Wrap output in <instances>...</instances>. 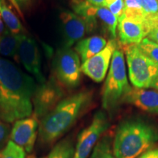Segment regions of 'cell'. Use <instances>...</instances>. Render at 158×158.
I'll return each mask as SVG.
<instances>
[{
	"label": "cell",
	"mask_w": 158,
	"mask_h": 158,
	"mask_svg": "<svg viewBox=\"0 0 158 158\" xmlns=\"http://www.w3.org/2000/svg\"><path fill=\"white\" fill-rule=\"evenodd\" d=\"M36 86L32 77L0 56V119L13 123L29 117Z\"/></svg>",
	"instance_id": "cell-1"
},
{
	"label": "cell",
	"mask_w": 158,
	"mask_h": 158,
	"mask_svg": "<svg viewBox=\"0 0 158 158\" xmlns=\"http://www.w3.org/2000/svg\"><path fill=\"white\" fill-rule=\"evenodd\" d=\"M92 91L83 90L63 98L40 120L38 135L43 143H51L68 131L92 103Z\"/></svg>",
	"instance_id": "cell-2"
},
{
	"label": "cell",
	"mask_w": 158,
	"mask_h": 158,
	"mask_svg": "<svg viewBox=\"0 0 158 158\" xmlns=\"http://www.w3.org/2000/svg\"><path fill=\"white\" fill-rule=\"evenodd\" d=\"M158 141V128L141 118L122 122L113 142L115 158H138Z\"/></svg>",
	"instance_id": "cell-3"
},
{
	"label": "cell",
	"mask_w": 158,
	"mask_h": 158,
	"mask_svg": "<svg viewBox=\"0 0 158 158\" xmlns=\"http://www.w3.org/2000/svg\"><path fill=\"white\" fill-rule=\"evenodd\" d=\"M131 86L126 73L124 52L119 46L114 51L107 78L102 93V105L105 110H109L122 103L124 97L130 92Z\"/></svg>",
	"instance_id": "cell-4"
},
{
	"label": "cell",
	"mask_w": 158,
	"mask_h": 158,
	"mask_svg": "<svg viewBox=\"0 0 158 158\" xmlns=\"http://www.w3.org/2000/svg\"><path fill=\"white\" fill-rule=\"evenodd\" d=\"M123 49L133 86L138 89L151 87L158 74V67L140 50L138 45H124Z\"/></svg>",
	"instance_id": "cell-5"
},
{
	"label": "cell",
	"mask_w": 158,
	"mask_h": 158,
	"mask_svg": "<svg viewBox=\"0 0 158 158\" xmlns=\"http://www.w3.org/2000/svg\"><path fill=\"white\" fill-rule=\"evenodd\" d=\"M53 70L55 78L64 87H76L81 81V65L78 54L71 48L57 50L53 60Z\"/></svg>",
	"instance_id": "cell-6"
},
{
	"label": "cell",
	"mask_w": 158,
	"mask_h": 158,
	"mask_svg": "<svg viewBox=\"0 0 158 158\" xmlns=\"http://www.w3.org/2000/svg\"><path fill=\"white\" fill-rule=\"evenodd\" d=\"M63 97L62 85L55 77H51L43 84L37 85L32 98L34 116L41 120L56 107Z\"/></svg>",
	"instance_id": "cell-7"
},
{
	"label": "cell",
	"mask_w": 158,
	"mask_h": 158,
	"mask_svg": "<svg viewBox=\"0 0 158 158\" xmlns=\"http://www.w3.org/2000/svg\"><path fill=\"white\" fill-rule=\"evenodd\" d=\"M109 127V121L103 111H98L92 122L79 133L73 158H88L99 139Z\"/></svg>",
	"instance_id": "cell-8"
},
{
	"label": "cell",
	"mask_w": 158,
	"mask_h": 158,
	"mask_svg": "<svg viewBox=\"0 0 158 158\" xmlns=\"http://www.w3.org/2000/svg\"><path fill=\"white\" fill-rule=\"evenodd\" d=\"M62 23L64 46L70 48L93 30L97 20L86 19L70 11H62L59 15Z\"/></svg>",
	"instance_id": "cell-9"
},
{
	"label": "cell",
	"mask_w": 158,
	"mask_h": 158,
	"mask_svg": "<svg viewBox=\"0 0 158 158\" xmlns=\"http://www.w3.org/2000/svg\"><path fill=\"white\" fill-rule=\"evenodd\" d=\"M18 57L24 68L32 75L38 84L46 81L42 71L41 55L36 41L26 33L19 35Z\"/></svg>",
	"instance_id": "cell-10"
},
{
	"label": "cell",
	"mask_w": 158,
	"mask_h": 158,
	"mask_svg": "<svg viewBox=\"0 0 158 158\" xmlns=\"http://www.w3.org/2000/svg\"><path fill=\"white\" fill-rule=\"evenodd\" d=\"M117 46L118 44L115 39L108 40L106 47L101 51L83 62L81 72L94 82H102L107 75L110 59Z\"/></svg>",
	"instance_id": "cell-11"
},
{
	"label": "cell",
	"mask_w": 158,
	"mask_h": 158,
	"mask_svg": "<svg viewBox=\"0 0 158 158\" xmlns=\"http://www.w3.org/2000/svg\"><path fill=\"white\" fill-rule=\"evenodd\" d=\"M71 7L77 15L86 19L100 20L109 31L112 39L116 40L118 19L107 7H94L85 0H72Z\"/></svg>",
	"instance_id": "cell-12"
},
{
	"label": "cell",
	"mask_w": 158,
	"mask_h": 158,
	"mask_svg": "<svg viewBox=\"0 0 158 158\" xmlns=\"http://www.w3.org/2000/svg\"><path fill=\"white\" fill-rule=\"evenodd\" d=\"M38 119L35 116L15 122L10 133V141L30 153L36 141Z\"/></svg>",
	"instance_id": "cell-13"
},
{
	"label": "cell",
	"mask_w": 158,
	"mask_h": 158,
	"mask_svg": "<svg viewBox=\"0 0 158 158\" xmlns=\"http://www.w3.org/2000/svg\"><path fill=\"white\" fill-rule=\"evenodd\" d=\"M118 35L122 45H138L147 37L150 28L146 22L135 21L123 15L118 20Z\"/></svg>",
	"instance_id": "cell-14"
},
{
	"label": "cell",
	"mask_w": 158,
	"mask_h": 158,
	"mask_svg": "<svg viewBox=\"0 0 158 158\" xmlns=\"http://www.w3.org/2000/svg\"><path fill=\"white\" fill-rule=\"evenodd\" d=\"M125 102L150 114H158V91L133 87L124 97Z\"/></svg>",
	"instance_id": "cell-15"
},
{
	"label": "cell",
	"mask_w": 158,
	"mask_h": 158,
	"mask_svg": "<svg viewBox=\"0 0 158 158\" xmlns=\"http://www.w3.org/2000/svg\"><path fill=\"white\" fill-rule=\"evenodd\" d=\"M106 44L107 41L102 37L92 36L79 40L74 49L83 63L101 51Z\"/></svg>",
	"instance_id": "cell-16"
},
{
	"label": "cell",
	"mask_w": 158,
	"mask_h": 158,
	"mask_svg": "<svg viewBox=\"0 0 158 158\" xmlns=\"http://www.w3.org/2000/svg\"><path fill=\"white\" fill-rule=\"evenodd\" d=\"M0 14L6 28L13 34H24V29L16 14L6 3L5 0H0Z\"/></svg>",
	"instance_id": "cell-17"
},
{
	"label": "cell",
	"mask_w": 158,
	"mask_h": 158,
	"mask_svg": "<svg viewBox=\"0 0 158 158\" xmlns=\"http://www.w3.org/2000/svg\"><path fill=\"white\" fill-rule=\"evenodd\" d=\"M19 35L12 33L6 29L5 32L0 36V55L9 58L18 56Z\"/></svg>",
	"instance_id": "cell-18"
},
{
	"label": "cell",
	"mask_w": 158,
	"mask_h": 158,
	"mask_svg": "<svg viewBox=\"0 0 158 158\" xmlns=\"http://www.w3.org/2000/svg\"><path fill=\"white\" fill-rule=\"evenodd\" d=\"M124 16L135 21L146 22V15L142 0H124Z\"/></svg>",
	"instance_id": "cell-19"
},
{
	"label": "cell",
	"mask_w": 158,
	"mask_h": 158,
	"mask_svg": "<svg viewBox=\"0 0 158 158\" xmlns=\"http://www.w3.org/2000/svg\"><path fill=\"white\" fill-rule=\"evenodd\" d=\"M89 158H115L112 148L111 138L104 135L97 143Z\"/></svg>",
	"instance_id": "cell-20"
},
{
	"label": "cell",
	"mask_w": 158,
	"mask_h": 158,
	"mask_svg": "<svg viewBox=\"0 0 158 158\" xmlns=\"http://www.w3.org/2000/svg\"><path fill=\"white\" fill-rule=\"evenodd\" d=\"M75 148L70 139H64L57 143L49 154L48 158H73Z\"/></svg>",
	"instance_id": "cell-21"
},
{
	"label": "cell",
	"mask_w": 158,
	"mask_h": 158,
	"mask_svg": "<svg viewBox=\"0 0 158 158\" xmlns=\"http://www.w3.org/2000/svg\"><path fill=\"white\" fill-rule=\"evenodd\" d=\"M146 15V22L150 29L158 24V0H142Z\"/></svg>",
	"instance_id": "cell-22"
},
{
	"label": "cell",
	"mask_w": 158,
	"mask_h": 158,
	"mask_svg": "<svg viewBox=\"0 0 158 158\" xmlns=\"http://www.w3.org/2000/svg\"><path fill=\"white\" fill-rule=\"evenodd\" d=\"M142 52L158 67V45L147 37L138 45Z\"/></svg>",
	"instance_id": "cell-23"
},
{
	"label": "cell",
	"mask_w": 158,
	"mask_h": 158,
	"mask_svg": "<svg viewBox=\"0 0 158 158\" xmlns=\"http://www.w3.org/2000/svg\"><path fill=\"white\" fill-rule=\"evenodd\" d=\"M26 152L12 141L7 142L5 147L0 150V158H25Z\"/></svg>",
	"instance_id": "cell-24"
},
{
	"label": "cell",
	"mask_w": 158,
	"mask_h": 158,
	"mask_svg": "<svg viewBox=\"0 0 158 158\" xmlns=\"http://www.w3.org/2000/svg\"><path fill=\"white\" fill-rule=\"evenodd\" d=\"M10 134L9 127L0 119V149H2L8 139Z\"/></svg>",
	"instance_id": "cell-25"
},
{
	"label": "cell",
	"mask_w": 158,
	"mask_h": 158,
	"mask_svg": "<svg viewBox=\"0 0 158 158\" xmlns=\"http://www.w3.org/2000/svg\"><path fill=\"white\" fill-rule=\"evenodd\" d=\"M138 158H158V147H151Z\"/></svg>",
	"instance_id": "cell-26"
},
{
	"label": "cell",
	"mask_w": 158,
	"mask_h": 158,
	"mask_svg": "<svg viewBox=\"0 0 158 158\" xmlns=\"http://www.w3.org/2000/svg\"><path fill=\"white\" fill-rule=\"evenodd\" d=\"M147 37L158 45V24L152 27Z\"/></svg>",
	"instance_id": "cell-27"
},
{
	"label": "cell",
	"mask_w": 158,
	"mask_h": 158,
	"mask_svg": "<svg viewBox=\"0 0 158 158\" xmlns=\"http://www.w3.org/2000/svg\"><path fill=\"white\" fill-rule=\"evenodd\" d=\"M33 0H14L15 3H16L18 7L20 9H24L31 5Z\"/></svg>",
	"instance_id": "cell-28"
},
{
	"label": "cell",
	"mask_w": 158,
	"mask_h": 158,
	"mask_svg": "<svg viewBox=\"0 0 158 158\" xmlns=\"http://www.w3.org/2000/svg\"><path fill=\"white\" fill-rule=\"evenodd\" d=\"M90 5L94 7H106V0H85Z\"/></svg>",
	"instance_id": "cell-29"
},
{
	"label": "cell",
	"mask_w": 158,
	"mask_h": 158,
	"mask_svg": "<svg viewBox=\"0 0 158 158\" xmlns=\"http://www.w3.org/2000/svg\"><path fill=\"white\" fill-rule=\"evenodd\" d=\"M6 29L7 28H6L5 23H4L3 21H2V19L1 14H0V36H1V35H2L4 32H5Z\"/></svg>",
	"instance_id": "cell-30"
},
{
	"label": "cell",
	"mask_w": 158,
	"mask_h": 158,
	"mask_svg": "<svg viewBox=\"0 0 158 158\" xmlns=\"http://www.w3.org/2000/svg\"><path fill=\"white\" fill-rule=\"evenodd\" d=\"M151 87L155 89V90L158 91V74L155 76V78H154L152 83Z\"/></svg>",
	"instance_id": "cell-31"
}]
</instances>
